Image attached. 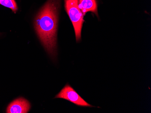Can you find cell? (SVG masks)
<instances>
[{
	"label": "cell",
	"mask_w": 151,
	"mask_h": 113,
	"mask_svg": "<svg viewBox=\"0 0 151 113\" xmlns=\"http://www.w3.org/2000/svg\"><path fill=\"white\" fill-rule=\"evenodd\" d=\"M60 0H48L34 21L37 35L45 49L54 57L56 55L57 33Z\"/></svg>",
	"instance_id": "obj_1"
},
{
	"label": "cell",
	"mask_w": 151,
	"mask_h": 113,
	"mask_svg": "<svg viewBox=\"0 0 151 113\" xmlns=\"http://www.w3.org/2000/svg\"><path fill=\"white\" fill-rule=\"evenodd\" d=\"M65 9L73 23L77 42L81 39V32L83 24L84 15L80 9L78 0H65Z\"/></svg>",
	"instance_id": "obj_2"
},
{
	"label": "cell",
	"mask_w": 151,
	"mask_h": 113,
	"mask_svg": "<svg viewBox=\"0 0 151 113\" xmlns=\"http://www.w3.org/2000/svg\"><path fill=\"white\" fill-rule=\"evenodd\" d=\"M56 98H62L73 103L78 106L92 107L78 94L70 85L67 84L56 95Z\"/></svg>",
	"instance_id": "obj_3"
},
{
	"label": "cell",
	"mask_w": 151,
	"mask_h": 113,
	"mask_svg": "<svg viewBox=\"0 0 151 113\" xmlns=\"http://www.w3.org/2000/svg\"><path fill=\"white\" fill-rule=\"evenodd\" d=\"M30 103L23 97L13 101L7 108V113H27L30 109Z\"/></svg>",
	"instance_id": "obj_4"
},
{
	"label": "cell",
	"mask_w": 151,
	"mask_h": 113,
	"mask_svg": "<svg viewBox=\"0 0 151 113\" xmlns=\"http://www.w3.org/2000/svg\"><path fill=\"white\" fill-rule=\"evenodd\" d=\"M78 5L84 16L88 12H92L98 16L96 0H78Z\"/></svg>",
	"instance_id": "obj_5"
},
{
	"label": "cell",
	"mask_w": 151,
	"mask_h": 113,
	"mask_svg": "<svg viewBox=\"0 0 151 113\" xmlns=\"http://www.w3.org/2000/svg\"><path fill=\"white\" fill-rule=\"evenodd\" d=\"M0 5L11 9L14 13L18 11V6L15 0H0Z\"/></svg>",
	"instance_id": "obj_6"
}]
</instances>
